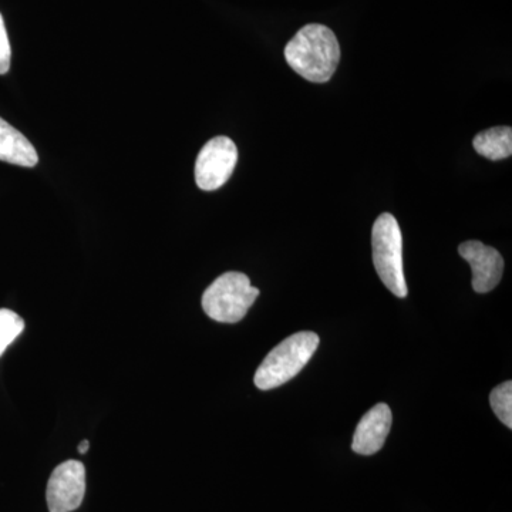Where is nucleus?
I'll list each match as a JSON object with an SVG mask.
<instances>
[{
    "instance_id": "nucleus-4",
    "label": "nucleus",
    "mask_w": 512,
    "mask_h": 512,
    "mask_svg": "<svg viewBox=\"0 0 512 512\" xmlns=\"http://www.w3.org/2000/svg\"><path fill=\"white\" fill-rule=\"evenodd\" d=\"M373 264L386 288L397 298H406L403 269V237L399 222L392 214L379 215L372 231Z\"/></svg>"
},
{
    "instance_id": "nucleus-2",
    "label": "nucleus",
    "mask_w": 512,
    "mask_h": 512,
    "mask_svg": "<svg viewBox=\"0 0 512 512\" xmlns=\"http://www.w3.org/2000/svg\"><path fill=\"white\" fill-rule=\"evenodd\" d=\"M320 343L313 332H298L279 343L256 370L254 382L259 390H272L288 383L308 365Z\"/></svg>"
},
{
    "instance_id": "nucleus-11",
    "label": "nucleus",
    "mask_w": 512,
    "mask_h": 512,
    "mask_svg": "<svg viewBox=\"0 0 512 512\" xmlns=\"http://www.w3.org/2000/svg\"><path fill=\"white\" fill-rule=\"evenodd\" d=\"M25 330V320L10 309H0V357L6 349L22 335Z\"/></svg>"
},
{
    "instance_id": "nucleus-5",
    "label": "nucleus",
    "mask_w": 512,
    "mask_h": 512,
    "mask_svg": "<svg viewBox=\"0 0 512 512\" xmlns=\"http://www.w3.org/2000/svg\"><path fill=\"white\" fill-rule=\"evenodd\" d=\"M238 150L234 141L218 136L208 141L195 163V181L202 191H215L227 183L234 173Z\"/></svg>"
},
{
    "instance_id": "nucleus-13",
    "label": "nucleus",
    "mask_w": 512,
    "mask_h": 512,
    "mask_svg": "<svg viewBox=\"0 0 512 512\" xmlns=\"http://www.w3.org/2000/svg\"><path fill=\"white\" fill-rule=\"evenodd\" d=\"M10 59H12V49H10L5 22H3L2 15H0V74H6L9 72Z\"/></svg>"
},
{
    "instance_id": "nucleus-3",
    "label": "nucleus",
    "mask_w": 512,
    "mask_h": 512,
    "mask_svg": "<svg viewBox=\"0 0 512 512\" xmlns=\"http://www.w3.org/2000/svg\"><path fill=\"white\" fill-rule=\"evenodd\" d=\"M259 296V289L241 272H225L202 295V309L220 323H238Z\"/></svg>"
},
{
    "instance_id": "nucleus-10",
    "label": "nucleus",
    "mask_w": 512,
    "mask_h": 512,
    "mask_svg": "<svg viewBox=\"0 0 512 512\" xmlns=\"http://www.w3.org/2000/svg\"><path fill=\"white\" fill-rule=\"evenodd\" d=\"M473 147L480 156L491 161H500L511 157L512 128L501 126L485 130L474 138Z\"/></svg>"
},
{
    "instance_id": "nucleus-7",
    "label": "nucleus",
    "mask_w": 512,
    "mask_h": 512,
    "mask_svg": "<svg viewBox=\"0 0 512 512\" xmlns=\"http://www.w3.org/2000/svg\"><path fill=\"white\" fill-rule=\"evenodd\" d=\"M458 254L473 269V289L477 293L493 291L504 274V259L497 249L480 241H467L458 247Z\"/></svg>"
},
{
    "instance_id": "nucleus-8",
    "label": "nucleus",
    "mask_w": 512,
    "mask_h": 512,
    "mask_svg": "<svg viewBox=\"0 0 512 512\" xmlns=\"http://www.w3.org/2000/svg\"><path fill=\"white\" fill-rule=\"evenodd\" d=\"M392 410L379 403L369 410L357 424L352 450L360 456H373L382 450L392 429Z\"/></svg>"
},
{
    "instance_id": "nucleus-1",
    "label": "nucleus",
    "mask_w": 512,
    "mask_h": 512,
    "mask_svg": "<svg viewBox=\"0 0 512 512\" xmlns=\"http://www.w3.org/2000/svg\"><path fill=\"white\" fill-rule=\"evenodd\" d=\"M285 59L291 69L308 82H329L340 60L338 39L326 26L318 23L306 25L289 40Z\"/></svg>"
},
{
    "instance_id": "nucleus-9",
    "label": "nucleus",
    "mask_w": 512,
    "mask_h": 512,
    "mask_svg": "<svg viewBox=\"0 0 512 512\" xmlns=\"http://www.w3.org/2000/svg\"><path fill=\"white\" fill-rule=\"evenodd\" d=\"M0 161L26 168L39 163L33 144L3 119H0Z\"/></svg>"
},
{
    "instance_id": "nucleus-6",
    "label": "nucleus",
    "mask_w": 512,
    "mask_h": 512,
    "mask_svg": "<svg viewBox=\"0 0 512 512\" xmlns=\"http://www.w3.org/2000/svg\"><path fill=\"white\" fill-rule=\"evenodd\" d=\"M86 494V467L67 460L53 470L46 490L49 512H72L82 505Z\"/></svg>"
},
{
    "instance_id": "nucleus-14",
    "label": "nucleus",
    "mask_w": 512,
    "mask_h": 512,
    "mask_svg": "<svg viewBox=\"0 0 512 512\" xmlns=\"http://www.w3.org/2000/svg\"><path fill=\"white\" fill-rule=\"evenodd\" d=\"M89 448H90L89 440H84V441H82V443L79 444V448H77V450H79L80 454H86L87 451H89Z\"/></svg>"
},
{
    "instance_id": "nucleus-12",
    "label": "nucleus",
    "mask_w": 512,
    "mask_h": 512,
    "mask_svg": "<svg viewBox=\"0 0 512 512\" xmlns=\"http://www.w3.org/2000/svg\"><path fill=\"white\" fill-rule=\"evenodd\" d=\"M491 409L503 424L512 429V382L501 383L490 394Z\"/></svg>"
}]
</instances>
